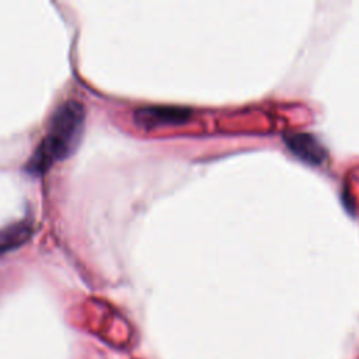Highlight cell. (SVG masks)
Segmentation results:
<instances>
[{"instance_id": "1", "label": "cell", "mask_w": 359, "mask_h": 359, "mask_svg": "<svg viewBox=\"0 0 359 359\" xmlns=\"http://www.w3.org/2000/svg\"><path fill=\"white\" fill-rule=\"evenodd\" d=\"M86 119L84 107L74 100L65 101L53 112L46 135L31 156L27 170L42 174L55 161L67 157L79 144Z\"/></svg>"}, {"instance_id": "2", "label": "cell", "mask_w": 359, "mask_h": 359, "mask_svg": "<svg viewBox=\"0 0 359 359\" xmlns=\"http://www.w3.org/2000/svg\"><path fill=\"white\" fill-rule=\"evenodd\" d=\"M187 114L184 109L167 108V107H146L136 111L135 118L139 125L156 126L168 122H178L185 119Z\"/></svg>"}, {"instance_id": "3", "label": "cell", "mask_w": 359, "mask_h": 359, "mask_svg": "<svg viewBox=\"0 0 359 359\" xmlns=\"http://www.w3.org/2000/svg\"><path fill=\"white\" fill-rule=\"evenodd\" d=\"M289 147L300 157L311 163H318L323 158L321 146L307 135H296L287 139Z\"/></svg>"}, {"instance_id": "4", "label": "cell", "mask_w": 359, "mask_h": 359, "mask_svg": "<svg viewBox=\"0 0 359 359\" xmlns=\"http://www.w3.org/2000/svg\"><path fill=\"white\" fill-rule=\"evenodd\" d=\"M29 234H31V230L24 223L11 224L0 230V252L18 247L29 237Z\"/></svg>"}]
</instances>
